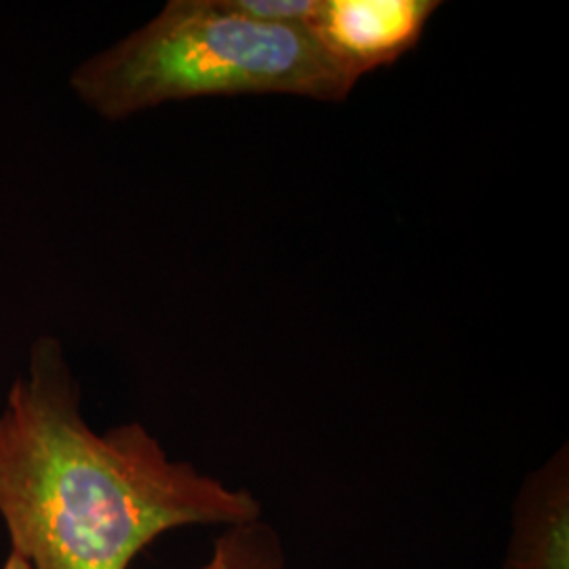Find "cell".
Here are the masks:
<instances>
[{
    "instance_id": "obj_1",
    "label": "cell",
    "mask_w": 569,
    "mask_h": 569,
    "mask_svg": "<svg viewBox=\"0 0 569 569\" xmlns=\"http://www.w3.org/2000/svg\"><path fill=\"white\" fill-rule=\"evenodd\" d=\"M264 517L244 488L173 460L129 422L98 432L56 336L30 346L0 406V519L32 569H129L157 538Z\"/></svg>"
},
{
    "instance_id": "obj_2",
    "label": "cell",
    "mask_w": 569,
    "mask_h": 569,
    "mask_svg": "<svg viewBox=\"0 0 569 569\" xmlns=\"http://www.w3.org/2000/svg\"><path fill=\"white\" fill-rule=\"evenodd\" d=\"M359 81L312 28L251 20L228 0H169L152 20L82 60L68 79L77 100L106 121L199 98L342 102Z\"/></svg>"
},
{
    "instance_id": "obj_3",
    "label": "cell",
    "mask_w": 569,
    "mask_h": 569,
    "mask_svg": "<svg viewBox=\"0 0 569 569\" xmlns=\"http://www.w3.org/2000/svg\"><path fill=\"white\" fill-rule=\"evenodd\" d=\"M437 0H323L312 32L359 77L390 66L413 49Z\"/></svg>"
},
{
    "instance_id": "obj_4",
    "label": "cell",
    "mask_w": 569,
    "mask_h": 569,
    "mask_svg": "<svg viewBox=\"0 0 569 569\" xmlns=\"http://www.w3.org/2000/svg\"><path fill=\"white\" fill-rule=\"evenodd\" d=\"M500 569H569V451L557 449L529 472L510 509Z\"/></svg>"
},
{
    "instance_id": "obj_5",
    "label": "cell",
    "mask_w": 569,
    "mask_h": 569,
    "mask_svg": "<svg viewBox=\"0 0 569 569\" xmlns=\"http://www.w3.org/2000/svg\"><path fill=\"white\" fill-rule=\"evenodd\" d=\"M199 569H291L281 533L264 517L222 528Z\"/></svg>"
},
{
    "instance_id": "obj_6",
    "label": "cell",
    "mask_w": 569,
    "mask_h": 569,
    "mask_svg": "<svg viewBox=\"0 0 569 569\" xmlns=\"http://www.w3.org/2000/svg\"><path fill=\"white\" fill-rule=\"evenodd\" d=\"M232 9L247 18L277 26L312 28L323 0H228Z\"/></svg>"
},
{
    "instance_id": "obj_7",
    "label": "cell",
    "mask_w": 569,
    "mask_h": 569,
    "mask_svg": "<svg viewBox=\"0 0 569 569\" xmlns=\"http://www.w3.org/2000/svg\"><path fill=\"white\" fill-rule=\"evenodd\" d=\"M2 569H32L30 568V563L23 559V557H20L18 552H9V557H7V561L2 563Z\"/></svg>"
}]
</instances>
